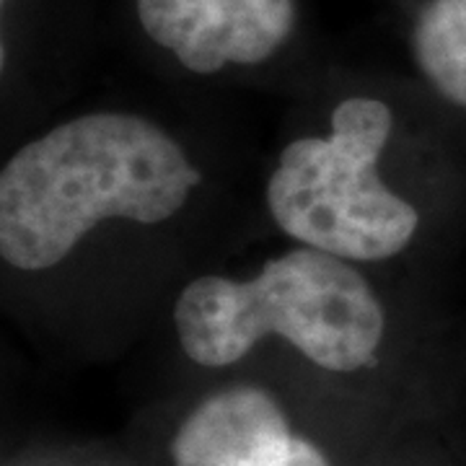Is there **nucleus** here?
Wrapping results in <instances>:
<instances>
[{"label":"nucleus","mask_w":466,"mask_h":466,"mask_svg":"<svg viewBox=\"0 0 466 466\" xmlns=\"http://www.w3.org/2000/svg\"><path fill=\"white\" fill-rule=\"evenodd\" d=\"M200 179L182 146L146 116H73L3 167L0 257L21 272L50 269L104 220L174 218Z\"/></svg>","instance_id":"f257e3e1"},{"label":"nucleus","mask_w":466,"mask_h":466,"mask_svg":"<svg viewBox=\"0 0 466 466\" xmlns=\"http://www.w3.org/2000/svg\"><path fill=\"white\" fill-rule=\"evenodd\" d=\"M174 327L198 366H231L262 337L278 334L319 368L352 373L376 360L386 311L348 259L299 247L249 280H192L174 303Z\"/></svg>","instance_id":"f03ea898"},{"label":"nucleus","mask_w":466,"mask_h":466,"mask_svg":"<svg viewBox=\"0 0 466 466\" xmlns=\"http://www.w3.org/2000/svg\"><path fill=\"white\" fill-rule=\"evenodd\" d=\"M391 127L389 104L350 96L334 109L329 137L285 146L267 182V208L278 228L300 247L348 262H379L407 249L420 213L379 177Z\"/></svg>","instance_id":"7ed1b4c3"},{"label":"nucleus","mask_w":466,"mask_h":466,"mask_svg":"<svg viewBox=\"0 0 466 466\" xmlns=\"http://www.w3.org/2000/svg\"><path fill=\"white\" fill-rule=\"evenodd\" d=\"M135 14L153 45L200 76L269 60L299 16L296 0H135Z\"/></svg>","instance_id":"20e7f679"},{"label":"nucleus","mask_w":466,"mask_h":466,"mask_svg":"<svg viewBox=\"0 0 466 466\" xmlns=\"http://www.w3.org/2000/svg\"><path fill=\"white\" fill-rule=\"evenodd\" d=\"M174 466H329L324 451L293 435L280 404L257 386L202 400L171 441Z\"/></svg>","instance_id":"39448f33"},{"label":"nucleus","mask_w":466,"mask_h":466,"mask_svg":"<svg viewBox=\"0 0 466 466\" xmlns=\"http://www.w3.org/2000/svg\"><path fill=\"white\" fill-rule=\"evenodd\" d=\"M412 55L435 91L466 109V0H428L420 8Z\"/></svg>","instance_id":"423d86ee"},{"label":"nucleus","mask_w":466,"mask_h":466,"mask_svg":"<svg viewBox=\"0 0 466 466\" xmlns=\"http://www.w3.org/2000/svg\"><path fill=\"white\" fill-rule=\"evenodd\" d=\"M3 3H5V0H3Z\"/></svg>","instance_id":"0eeeda50"}]
</instances>
